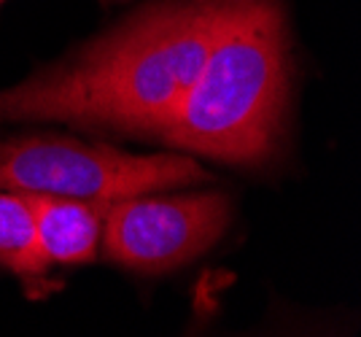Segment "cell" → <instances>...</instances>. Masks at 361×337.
<instances>
[{"instance_id": "1", "label": "cell", "mask_w": 361, "mask_h": 337, "mask_svg": "<svg viewBox=\"0 0 361 337\" xmlns=\"http://www.w3.org/2000/svg\"><path fill=\"white\" fill-rule=\"evenodd\" d=\"M229 8L205 0L146 6L68 62L0 90V122H65L157 140Z\"/></svg>"}, {"instance_id": "2", "label": "cell", "mask_w": 361, "mask_h": 337, "mask_svg": "<svg viewBox=\"0 0 361 337\" xmlns=\"http://www.w3.org/2000/svg\"><path fill=\"white\" fill-rule=\"evenodd\" d=\"M288 41L275 3H232L224 27L157 140L229 165L272 157L288 97Z\"/></svg>"}, {"instance_id": "3", "label": "cell", "mask_w": 361, "mask_h": 337, "mask_svg": "<svg viewBox=\"0 0 361 337\" xmlns=\"http://www.w3.org/2000/svg\"><path fill=\"white\" fill-rule=\"evenodd\" d=\"M208 178V170L197 159L180 154H130L60 135H27L0 143V189L11 192L111 205Z\"/></svg>"}, {"instance_id": "4", "label": "cell", "mask_w": 361, "mask_h": 337, "mask_svg": "<svg viewBox=\"0 0 361 337\" xmlns=\"http://www.w3.org/2000/svg\"><path fill=\"white\" fill-rule=\"evenodd\" d=\"M229 219V200L216 192L173 197L146 192L108 205L100 248L119 267L167 273L205 254L224 235Z\"/></svg>"}, {"instance_id": "5", "label": "cell", "mask_w": 361, "mask_h": 337, "mask_svg": "<svg viewBox=\"0 0 361 337\" xmlns=\"http://www.w3.org/2000/svg\"><path fill=\"white\" fill-rule=\"evenodd\" d=\"M22 195L30 208L38 248L51 267L87 264L97 259L108 205L54 197V195H30V192Z\"/></svg>"}, {"instance_id": "6", "label": "cell", "mask_w": 361, "mask_h": 337, "mask_svg": "<svg viewBox=\"0 0 361 337\" xmlns=\"http://www.w3.org/2000/svg\"><path fill=\"white\" fill-rule=\"evenodd\" d=\"M0 267L38 294L54 286L46 281L51 264L44 259L38 248L27 200L22 192L11 189H0Z\"/></svg>"}, {"instance_id": "7", "label": "cell", "mask_w": 361, "mask_h": 337, "mask_svg": "<svg viewBox=\"0 0 361 337\" xmlns=\"http://www.w3.org/2000/svg\"><path fill=\"white\" fill-rule=\"evenodd\" d=\"M205 3H248V0H205Z\"/></svg>"}, {"instance_id": "8", "label": "cell", "mask_w": 361, "mask_h": 337, "mask_svg": "<svg viewBox=\"0 0 361 337\" xmlns=\"http://www.w3.org/2000/svg\"><path fill=\"white\" fill-rule=\"evenodd\" d=\"M0 3H3V0H0Z\"/></svg>"}]
</instances>
